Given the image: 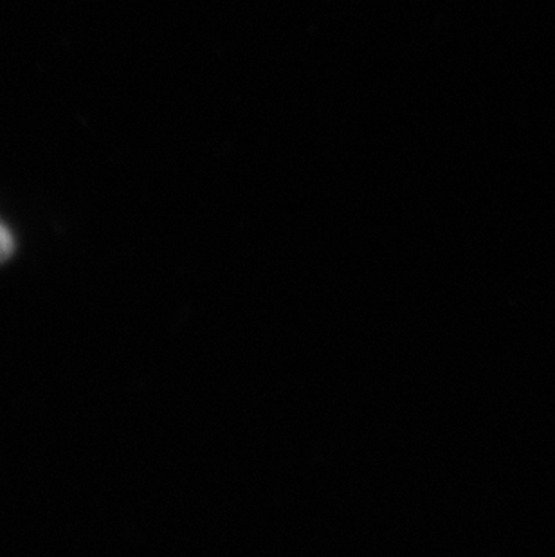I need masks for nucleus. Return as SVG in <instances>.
<instances>
[{"label": "nucleus", "instance_id": "obj_1", "mask_svg": "<svg viewBox=\"0 0 555 557\" xmlns=\"http://www.w3.org/2000/svg\"><path fill=\"white\" fill-rule=\"evenodd\" d=\"M13 249H15L13 235H11L10 230L0 222V262L8 260V258L13 255Z\"/></svg>", "mask_w": 555, "mask_h": 557}]
</instances>
